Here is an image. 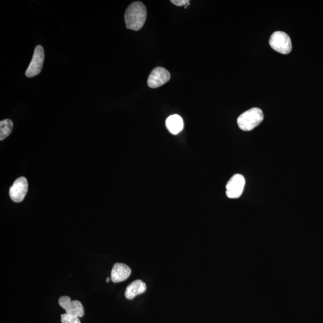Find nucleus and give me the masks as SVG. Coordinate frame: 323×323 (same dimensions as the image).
Instances as JSON below:
<instances>
[{"label": "nucleus", "mask_w": 323, "mask_h": 323, "mask_svg": "<svg viewBox=\"0 0 323 323\" xmlns=\"http://www.w3.org/2000/svg\"><path fill=\"white\" fill-rule=\"evenodd\" d=\"M147 18V10L141 2H135L126 10L125 21L126 28L138 31L144 25Z\"/></svg>", "instance_id": "1"}, {"label": "nucleus", "mask_w": 323, "mask_h": 323, "mask_svg": "<svg viewBox=\"0 0 323 323\" xmlns=\"http://www.w3.org/2000/svg\"><path fill=\"white\" fill-rule=\"evenodd\" d=\"M264 120V114L258 108H253L238 117L237 123L239 128L244 131H252Z\"/></svg>", "instance_id": "2"}, {"label": "nucleus", "mask_w": 323, "mask_h": 323, "mask_svg": "<svg viewBox=\"0 0 323 323\" xmlns=\"http://www.w3.org/2000/svg\"><path fill=\"white\" fill-rule=\"evenodd\" d=\"M269 43L272 49L283 55L289 54L292 49L291 38L288 34L283 32H274L271 36Z\"/></svg>", "instance_id": "3"}, {"label": "nucleus", "mask_w": 323, "mask_h": 323, "mask_svg": "<svg viewBox=\"0 0 323 323\" xmlns=\"http://www.w3.org/2000/svg\"><path fill=\"white\" fill-rule=\"evenodd\" d=\"M44 50L43 46L38 45L36 47L32 61L25 72L26 77H34L40 74L43 67L44 61Z\"/></svg>", "instance_id": "4"}, {"label": "nucleus", "mask_w": 323, "mask_h": 323, "mask_svg": "<svg viewBox=\"0 0 323 323\" xmlns=\"http://www.w3.org/2000/svg\"><path fill=\"white\" fill-rule=\"evenodd\" d=\"M245 186V179L242 175L237 174L231 177L226 186V194L228 198L236 199L240 197Z\"/></svg>", "instance_id": "5"}, {"label": "nucleus", "mask_w": 323, "mask_h": 323, "mask_svg": "<svg viewBox=\"0 0 323 323\" xmlns=\"http://www.w3.org/2000/svg\"><path fill=\"white\" fill-rule=\"evenodd\" d=\"M59 304L65 309L68 315L82 318L84 315V307L81 302L78 300L71 301L68 296H62L59 300Z\"/></svg>", "instance_id": "6"}, {"label": "nucleus", "mask_w": 323, "mask_h": 323, "mask_svg": "<svg viewBox=\"0 0 323 323\" xmlns=\"http://www.w3.org/2000/svg\"><path fill=\"white\" fill-rule=\"evenodd\" d=\"M171 75L167 69L157 67L153 69L148 79V85L150 88L155 89L164 85L170 80Z\"/></svg>", "instance_id": "7"}, {"label": "nucleus", "mask_w": 323, "mask_h": 323, "mask_svg": "<svg viewBox=\"0 0 323 323\" xmlns=\"http://www.w3.org/2000/svg\"><path fill=\"white\" fill-rule=\"evenodd\" d=\"M28 183L26 178L22 177L15 181L10 189V198L15 202L19 203L23 201L28 192Z\"/></svg>", "instance_id": "8"}, {"label": "nucleus", "mask_w": 323, "mask_h": 323, "mask_svg": "<svg viewBox=\"0 0 323 323\" xmlns=\"http://www.w3.org/2000/svg\"><path fill=\"white\" fill-rule=\"evenodd\" d=\"M132 271L127 265L116 263L111 270V280L114 283L122 282L131 276Z\"/></svg>", "instance_id": "9"}, {"label": "nucleus", "mask_w": 323, "mask_h": 323, "mask_svg": "<svg viewBox=\"0 0 323 323\" xmlns=\"http://www.w3.org/2000/svg\"><path fill=\"white\" fill-rule=\"evenodd\" d=\"M147 286L143 281L137 280L134 281L126 289L125 296L128 300H132L137 295L143 294L146 292Z\"/></svg>", "instance_id": "10"}, {"label": "nucleus", "mask_w": 323, "mask_h": 323, "mask_svg": "<svg viewBox=\"0 0 323 323\" xmlns=\"http://www.w3.org/2000/svg\"><path fill=\"white\" fill-rule=\"evenodd\" d=\"M166 127L172 134L176 135L182 131L184 126L183 120L180 116L174 114L166 120Z\"/></svg>", "instance_id": "11"}, {"label": "nucleus", "mask_w": 323, "mask_h": 323, "mask_svg": "<svg viewBox=\"0 0 323 323\" xmlns=\"http://www.w3.org/2000/svg\"><path fill=\"white\" fill-rule=\"evenodd\" d=\"M13 129V122L10 119H5L0 122V140L7 138L11 134Z\"/></svg>", "instance_id": "12"}, {"label": "nucleus", "mask_w": 323, "mask_h": 323, "mask_svg": "<svg viewBox=\"0 0 323 323\" xmlns=\"http://www.w3.org/2000/svg\"><path fill=\"white\" fill-rule=\"evenodd\" d=\"M62 323H81L79 318L68 314H63L61 315Z\"/></svg>", "instance_id": "13"}, {"label": "nucleus", "mask_w": 323, "mask_h": 323, "mask_svg": "<svg viewBox=\"0 0 323 323\" xmlns=\"http://www.w3.org/2000/svg\"><path fill=\"white\" fill-rule=\"evenodd\" d=\"M190 1L189 0H171V2L173 3L175 5L182 7V6H185L190 5Z\"/></svg>", "instance_id": "14"}, {"label": "nucleus", "mask_w": 323, "mask_h": 323, "mask_svg": "<svg viewBox=\"0 0 323 323\" xmlns=\"http://www.w3.org/2000/svg\"><path fill=\"white\" fill-rule=\"evenodd\" d=\"M111 278L108 277L107 279H106V282L107 283L109 282L110 281Z\"/></svg>", "instance_id": "15"}]
</instances>
